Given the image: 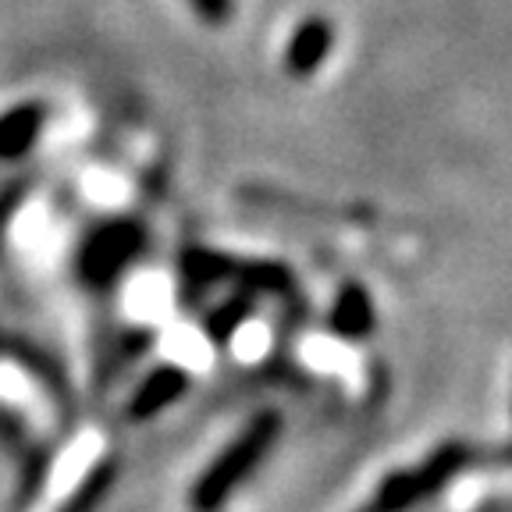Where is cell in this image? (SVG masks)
<instances>
[{
    "label": "cell",
    "instance_id": "cell-1",
    "mask_svg": "<svg viewBox=\"0 0 512 512\" xmlns=\"http://www.w3.org/2000/svg\"><path fill=\"white\" fill-rule=\"evenodd\" d=\"M281 434V416L274 409L256 413L228 445L210 459L207 470L196 477L189 491V509L192 512H221L232 502V495L249 480V473L260 470L267 452L274 448Z\"/></svg>",
    "mask_w": 512,
    "mask_h": 512
},
{
    "label": "cell",
    "instance_id": "cell-2",
    "mask_svg": "<svg viewBox=\"0 0 512 512\" xmlns=\"http://www.w3.org/2000/svg\"><path fill=\"white\" fill-rule=\"evenodd\" d=\"M480 463V452L466 441H445L413 470L388 473L384 484L377 488V495L370 502H363L356 512H409L413 505L434 498L448 480L459 477L463 470Z\"/></svg>",
    "mask_w": 512,
    "mask_h": 512
},
{
    "label": "cell",
    "instance_id": "cell-3",
    "mask_svg": "<svg viewBox=\"0 0 512 512\" xmlns=\"http://www.w3.org/2000/svg\"><path fill=\"white\" fill-rule=\"evenodd\" d=\"M143 249H146L143 224H136V221L104 224V228L82 246L79 271L89 285L104 288V285H111V281H118L128 267L136 264V256L143 253Z\"/></svg>",
    "mask_w": 512,
    "mask_h": 512
},
{
    "label": "cell",
    "instance_id": "cell-4",
    "mask_svg": "<svg viewBox=\"0 0 512 512\" xmlns=\"http://www.w3.org/2000/svg\"><path fill=\"white\" fill-rule=\"evenodd\" d=\"M331 47H335V25H331V18L310 15L296 25L292 36H288L281 64H285V72L292 75V79H310V75H317L320 68H324Z\"/></svg>",
    "mask_w": 512,
    "mask_h": 512
},
{
    "label": "cell",
    "instance_id": "cell-5",
    "mask_svg": "<svg viewBox=\"0 0 512 512\" xmlns=\"http://www.w3.org/2000/svg\"><path fill=\"white\" fill-rule=\"evenodd\" d=\"M189 392V374L178 363H160L139 381L128 402V420H153Z\"/></svg>",
    "mask_w": 512,
    "mask_h": 512
},
{
    "label": "cell",
    "instance_id": "cell-6",
    "mask_svg": "<svg viewBox=\"0 0 512 512\" xmlns=\"http://www.w3.org/2000/svg\"><path fill=\"white\" fill-rule=\"evenodd\" d=\"M328 328L331 335H338L342 342H363V338L374 335L377 328V313H374V296L360 281H345L338 288L335 303L328 310Z\"/></svg>",
    "mask_w": 512,
    "mask_h": 512
},
{
    "label": "cell",
    "instance_id": "cell-7",
    "mask_svg": "<svg viewBox=\"0 0 512 512\" xmlns=\"http://www.w3.org/2000/svg\"><path fill=\"white\" fill-rule=\"evenodd\" d=\"M235 278V260L224 253H210V249H189L182 260V285L185 296L196 299L203 292H210L221 281Z\"/></svg>",
    "mask_w": 512,
    "mask_h": 512
},
{
    "label": "cell",
    "instance_id": "cell-8",
    "mask_svg": "<svg viewBox=\"0 0 512 512\" xmlns=\"http://www.w3.org/2000/svg\"><path fill=\"white\" fill-rule=\"evenodd\" d=\"M43 118H47V107L43 104H22L11 114H4L0 118V157H22L36 143V136H40Z\"/></svg>",
    "mask_w": 512,
    "mask_h": 512
},
{
    "label": "cell",
    "instance_id": "cell-9",
    "mask_svg": "<svg viewBox=\"0 0 512 512\" xmlns=\"http://www.w3.org/2000/svg\"><path fill=\"white\" fill-rule=\"evenodd\" d=\"M253 310H256V296L246 292V288H239V292H232L224 303H217L214 310L203 317V331H207V338L214 345H228L235 338V331L253 317Z\"/></svg>",
    "mask_w": 512,
    "mask_h": 512
},
{
    "label": "cell",
    "instance_id": "cell-10",
    "mask_svg": "<svg viewBox=\"0 0 512 512\" xmlns=\"http://www.w3.org/2000/svg\"><path fill=\"white\" fill-rule=\"evenodd\" d=\"M235 285L253 292L256 299L260 296H288L296 278L292 271L281 264H271V260H256V264H235Z\"/></svg>",
    "mask_w": 512,
    "mask_h": 512
},
{
    "label": "cell",
    "instance_id": "cell-11",
    "mask_svg": "<svg viewBox=\"0 0 512 512\" xmlns=\"http://www.w3.org/2000/svg\"><path fill=\"white\" fill-rule=\"evenodd\" d=\"M114 477H118V463H100L86 480H82V488L68 498V505H64L61 512H93L96 505L104 502L107 491H111Z\"/></svg>",
    "mask_w": 512,
    "mask_h": 512
},
{
    "label": "cell",
    "instance_id": "cell-12",
    "mask_svg": "<svg viewBox=\"0 0 512 512\" xmlns=\"http://www.w3.org/2000/svg\"><path fill=\"white\" fill-rule=\"evenodd\" d=\"M189 8L207 25H228L235 18V0H189Z\"/></svg>",
    "mask_w": 512,
    "mask_h": 512
}]
</instances>
